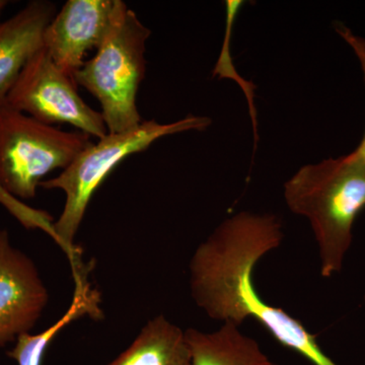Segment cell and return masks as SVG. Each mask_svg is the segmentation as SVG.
Returning a JSON list of instances; mask_svg holds the SVG:
<instances>
[{
  "label": "cell",
  "instance_id": "2e32d148",
  "mask_svg": "<svg viewBox=\"0 0 365 365\" xmlns=\"http://www.w3.org/2000/svg\"><path fill=\"white\" fill-rule=\"evenodd\" d=\"M364 304H365V294H364Z\"/></svg>",
  "mask_w": 365,
  "mask_h": 365
},
{
  "label": "cell",
  "instance_id": "5b68a950",
  "mask_svg": "<svg viewBox=\"0 0 365 365\" xmlns=\"http://www.w3.org/2000/svg\"><path fill=\"white\" fill-rule=\"evenodd\" d=\"M93 143L83 132L64 131L6 104L0 106V188L35 198L45 177L66 170Z\"/></svg>",
  "mask_w": 365,
  "mask_h": 365
},
{
  "label": "cell",
  "instance_id": "ba28073f",
  "mask_svg": "<svg viewBox=\"0 0 365 365\" xmlns=\"http://www.w3.org/2000/svg\"><path fill=\"white\" fill-rule=\"evenodd\" d=\"M115 0H68L45 29L43 48L73 78L86 53L97 50L111 23Z\"/></svg>",
  "mask_w": 365,
  "mask_h": 365
},
{
  "label": "cell",
  "instance_id": "7a4b0ae2",
  "mask_svg": "<svg viewBox=\"0 0 365 365\" xmlns=\"http://www.w3.org/2000/svg\"><path fill=\"white\" fill-rule=\"evenodd\" d=\"M295 215L309 220L319 247L321 275L341 272L351 248L353 225L365 208V162L354 150L300 168L284 184Z\"/></svg>",
  "mask_w": 365,
  "mask_h": 365
},
{
  "label": "cell",
  "instance_id": "30bf717a",
  "mask_svg": "<svg viewBox=\"0 0 365 365\" xmlns=\"http://www.w3.org/2000/svg\"><path fill=\"white\" fill-rule=\"evenodd\" d=\"M185 335L191 365H278L256 340L242 334L232 322L211 333L187 329Z\"/></svg>",
  "mask_w": 365,
  "mask_h": 365
},
{
  "label": "cell",
  "instance_id": "8992f818",
  "mask_svg": "<svg viewBox=\"0 0 365 365\" xmlns=\"http://www.w3.org/2000/svg\"><path fill=\"white\" fill-rule=\"evenodd\" d=\"M6 104L44 124H69L97 139L109 133L102 113L86 104L74 79L54 63L44 48L26 63Z\"/></svg>",
  "mask_w": 365,
  "mask_h": 365
},
{
  "label": "cell",
  "instance_id": "277c9868",
  "mask_svg": "<svg viewBox=\"0 0 365 365\" xmlns=\"http://www.w3.org/2000/svg\"><path fill=\"white\" fill-rule=\"evenodd\" d=\"M150 34L123 0H115L111 23L97 53L74 74L76 85L100 103L109 133L131 130L143 122L137 95L145 76Z\"/></svg>",
  "mask_w": 365,
  "mask_h": 365
},
{
  "label": "cell",
  "instance_id": "5bb4252c",
  "mask_svg": "<svg viewBox=\"0 0 365 365\" xmlns=\"http://www.w3.org/2000/svg\"><path fill=\"white\" fill-rule=\"evenodd\" d=\"M335 31L338 35L342 38L343 40L349 45L352 51L356 55L359 59L360 66H361L362 73H364V83H365V39L360 37V36L355 35L354 33L350 30L348 26L343 25L341 23H336ZM359 157L361 158L365 162V133L361 143L357 146L356 150H354Z\"/></svg>",
  "mask_w": 365,
  "mask_h": 365
},
{
  "label": "cell",
  "instance_id": "6da1fadb",
  "mask_svg": "<svg viewBox=\"0 0 365 365\" xmlns=\"http://www.w3.org/2000/svg\"><path fill=\"white\" fill-rule=\"evenodd\" d=\"M283 237L277 215L242 211L230 216L199 245L192 257V297L210 319L239 327L253 319L283 347L299 353L312 364L338 365L302 322L264 302L255 287L257 264L280 246Z\"/></svg>",
  "mask_w": 365,
  "mask_h": 365
},
{
  "label": "cell",
  "instance_id": "4fadbf2b",
  "mask_svg": "<svg viewBox=\"0 0 365 365\" xmlns=\"http://www.w3.org/2000/svg\"><path fill=\"white\" fill-rule=\"evenodd\" d=\"M225 4H227V30H225V42H223L222 54H220L215 71H213V76H218V78L234 79V81L239 83L245 93H246L250 115H251L252 120H253L255 141L257 143L258 137H257L256 108H255L254 105V86L237 73L235 67L232 66V58L230 56V35H232V25H234L235 20L240 13V9L244 6L245 2L241 1V0H228Z\"/></svg>",
  "mask_w": 365,
  "mask_h": 365
},
{
  "label": "cell",
  "instance_id": "8fae6325",
  "mask_svg": "<svg viewBox=\"0 0 365 365\" xmlns=\"http://www.w3.org/2000/svg\"><path fill=\"white\" fill-rule=\"evenodd\" d=\"M108 365H191V353L185 331L158 314Z\"/></svg>",
  "mask_w": 365,
  "mask_h": 365
},
{
  "label": "cell",
  "instance_id": "9c48e42d",
  "mask_svg": "<svg viewBox=\"0 0 365 365\" xmlns=\"http://www.w3.org/2000/svg\"><path fill=\"white\" fill-rule=\"evenodd\" d=\"M56 14L54 4L34 0L0 21V106L34 55L43 48L45 29Z\"/></svg>",
  "mask_w": 365,
  "mask_h": 365
},
{
  "label": "cell",
  "instance_id": "9a60e30c",
  "mask_svg": "<svg viewBox=\"0 0 365 365\" xmlns=\"http://www.w3.org/2000/svg\"><path fill=\"white\" fill-rule=\"evenodd\" d=\"M9 2L6 0H0V16H1L2 11H4Z\"/></svg>",
  "mask_w": 365,
  "mask_h": 365
},
{
  "label": "cell",
  "instance_id": "3957f363",
  "mask_svg": "<svg viewBox=\"0 0 365 365\" xmlns=\"http://www.w3.org/2000/svg\"><path fill=\"white\" fill-rule=\"evenodd\" d=\"M210 118L188 116L169 124L146 120L139 126L122 133H108L81 153L57 177L44 180L41 188L61 190L66 204L58 220L53 223L50 234L64 250L69 260L78 258L74 237L85 218L93 194L113 170L134 153L148 150L165 136L187 131H204L210 126Z\"/></svg>",
  "mask_w": 365,
  "mask_h": 365
},
{
  "label": "cell",
  "instance_id": "52a82bcc",
  "mask_svg": "<svg viewBox=\"0 0 365 365\" xmlns=\"http://www.w3.org/2000/svg\"><path fill=\"white\" fill-rule=\"evenodd\" d=\"M49 294L37 266L0 228V347L16 342L37 325Z\"/></svg>",
  "mask_w": 365,
  "mask_h": 365
},
{
  "label": "cell",
  "instance_id": "7c38bea8",
  "mask_svg": "<svg viewBox=\"0 0 365 365\" xmlns=\"http://www.w3.org/2000/svg\"><path fill=\"white\" fill-rule=\"evenodd\" d=\"M73 277L76 281L73 299L61 318L43 332L24 334L14 343L13 349L7 352L18 365H43L46 352L52 341L69 324L86 316L95 319L103 318L100 294L91 287L86 279V273L76 271Z\"/></svg>",
  "mask_w": 365,
  "mask_h": 365
}]
</instances>
